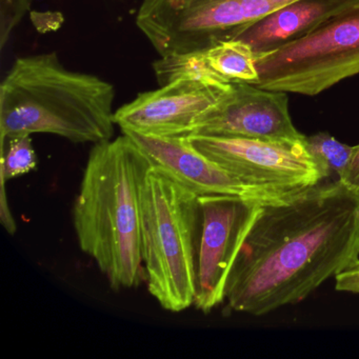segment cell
Wrapping results in <instances>:
<instances>
[{"instance_id": "cell-16", "label": "cell", "mask_w": 359, "mask_h": 359, "mask_svg": "<svg viewBox=\"0 0 359 359\" xmlns=\"http://www.w3.org/2000/svg\"><path fill=\"white\" fill-rule=\"evenodd\" d=\"M335 289L339 292L359 294V262L335 277Z\"/></svg>"}, {"instance_id": "cell-11", "label": "cell", "mask_w": 359, "mask_h": 359, "mask_svg": "<svg viewBox=\"0 0 359 359\" xmlns=\"http://www.w3.org/2000/svg\"><path fill=\"white\" fill-rule=\"evenodd\" d=\"M146 154L153 167L198 196L231 195L262 203L279 201L287 195L250 186L197 150L189 136H153L123 132ZM290 195V194H289Z\"/></svg>"}, {"instance_id": "cell-9", "label": "cell", "mask_w": 359, "mask_h": 359, "mask_svg": "<svg viewBox=\"0 0 359 359\" xmlns=\"http://www.w3.org/2000/svg\"><path fill=\"white\" fill-rule=\"evenodd\" d=\"M192 134L277 142L306 138L292 121L287 93L248 83H231L219 100L198 117Z\"/></svg>"}, {"instance_id": "cell-2", "label": "cell", "mask_w": 359, "mask_h": 359, "mask_svg": "<svg viewBox=\"0 0 359 359\" xmlns=\"http://www.w3.org/2000/svg\"><path fill=\"white\" fill-rule=\"evenodd\" d=\"M151 168L126 134L94 144L75 199L73 224L79 247L114 291L146 281L142 203Z\"/></svg>"}, {"instance_id": "cell-8", "label": "cell", "mask_w": 359, "mask_h": 359, "mask_svg": "<svg viewBox=\"0 0 359 359\" xmlns=\"http://www.w3.org/2000/svg\"><path fill=\"white\" fill-rule=\"evenodd\" d=\"M199 205L201 234L194 306L208 314L226 302L233 264L264 203L231 195H205L199 196Z\"/></svg>"}, {"instance_id": "cell-1", "label": "cell", "mask_w": 359, "mask_h": 359, "mask_svg": "<svg viewBox=\"0 0 359 359\" xmlns=\"http://www.w3.org/2000/svg\"><path fill=\"white\" fill-rule=\"evenodd\" d=\"M358 262L359 187L323 180L262 205L231 270L226 304L262 316Z\"/></svg>"}, {"instance_id": "cell-15", "label": "cell", "mask_w": 359, "mask_h": 359, "mask_svg": "<svg viewBox=\"0 0 359 359\" xmlns=\"http://www.w3.org/2000/svg\"><path fill=\"white\" fill-rule=\"evenodd\" d=\"M32 4L33 0H0V49H5Z\"/></svg>"}, {"instance_id": "cell-7", "label": "cell", "mask_w": 359, "mask_h": 359, "mask_svg": "<svg viewBox=\"0 0 359 359\" xmlns=\"http://www.w3.org/2000/svg\"><path fill=\"white\" fill-rule=\"evenodd\" d=\"M193 146L250 186L289 195L331 177L306 140L277 142L232 136H189Z\"/></svg>"}, {"instance_id": "cell-12", "label": "cell", "mask_w": 359, "mask_h": 359, "mask_svg": "<svg viewBox=\"0 0 359 359\" xmlns=\"http://www.w3.org/2000/svg\"><path fill=\"white\" fill-rule=\"evenodd\" d=\"M358 3L359 0H295L243 27L231 39L247 43L257 55L304 36Z\"/></svg>"}, {"instance_id": "cell-3", "label": "cell", "mask_w": 359, "mask_h": 359, "mask_svg": "<svg viewBox=\"0 0 359 359\" xmlns=\"http://www.w3.org/2000/svg\"><path fill=\"white\" fill-rule=\"evenodd\" d=\"M115 88L66 68L57 53L16 58L0 85L1 140L52 134L73 144H100L114 135Z\"/></svg>"}, {"instance_id": "cell-6", "label": "cell", "mask_w": 359, "mask_h": 359, "mask_svg": "<svg viewBox=\"0 0 359 359\" xmlns=\"http://www.w3.org/2000/svg\"><path fill=\"white\" fill-rule=\"evenodd\" d=\"M295 0H142L136 26L161 57L231 39L241 29Z\"/></svg>"}, {"instance_id": "cell-13", "label": "cell", "mask_w": 359, "mask_h": 359, "mask_svg": "<svg viewBox=\"0 0 359 359\" xmlns=\"http://www.w3.org/2000/svg\"><path fill=\"white\" fill-rule=\"evenodd\" d=\"M306 144L313 156L327 168L330 175L334 174L335 180L344 178L354 146L342 144L327 132L306 136Z\"/></svg>"}, {"instance_id": "cell-10", "label": "cell", "mask_w": 359, "mask_h": 359, "mask_svg": "<svg viewBox=\"0 0 359 359\" xmlns=\"http://www.w3.org/2000/svg\"><path fill=\"white\" fill-rule=\"evenodd\" d=\"M231 83L203 79H174L158 89L142 92L115 111L121 131L153 136H190L198 117L213 106Z\"/></svg>"}, {"instance_id": "cell-5", "label": "cell", "mask_w": 359, "mask_h": 359, "mask_svg": "<svg viewBox=\"0 0 359 359\" xmlns=\"http://www.w3.org/2000/svg\"><path fill=\"white\" fill-rule=\"evenodd\" d=\"M258 81L271 91L316 96L359 74V3L312 32L256 55Z\"/></svg>"}, {"instance_id": "cell-14", "label": "cell", "mask_w": 359, "mask_h": 359, "mask_svg": "<svg viewBox=\"0 0 359 359\" xmlns=\"http://www.w3.org/2000/svg\"><path fill=\"white\" fill-rule=\"evenodd\" d=\"M1 140L7 142V146L3 144L1 180L7 182L36 169L39 159L31 136H18Z\"/></svg>"}, {"instance_id": "cell-4", "label": "cell", "mask_w": 359, "mask_h": 359, "mask_svg": "<svg viewBox=\"0 0 359 359\" xmlns=\"http://www.w3.org/2000/svg\"><path fill=\"white\" fill-rule=\"evenodd\" d=\"M142 256L149 293L161 308L194 306L201 234L199 196L151 168L142 191Z\"/></svg>"}, {"instance_id": "cell-18", "label": "cell", "mask_w": 359, "mask_h": 359, "mask_svg": "<svg viewBox=\"0 0 359 359\" xmlns=\"http://www.w3.org/2000/svg\"><path fill=\"white\" fill-rule=\"evenodd\" d=\"M342 180L359 187V144L353 149L352 157Z\"/></svg>"}, {"instance_id": "cell-17", "label": "cell", "mask_w": 359, "mask_h": 359, "mask_svg": "<svg viewBox=\"0 0 359 359\" xmlns=\"http://www.w3.org/2000/svg\"><path fill=\"white\" fill-rule=\"evenodd\" d=\"M6 180H1V196H0V216H1V222L6 230L10 234H14L16 231L15 220L9 209V203H8L7 197H6L5 189Z\"/></svg>"}]
</instances>
